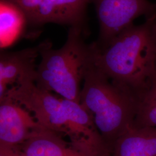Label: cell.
<instances>
[{
    "label": "cell",
    "mask_w": 156,
    "mask_h": 156,
    "mask_svg": "<svg viewBox=\"0 0 156 156\" xmlns=\"http://www.w3.org/2000/svg\"><path fill=\"white\" fill-rule=\"evenodd\" d=\"M20 146L24 156H93L68 144L61 136L43 126Z\"/></svg>",
    "instance_id": "9c48e42d"
},
{
    "label": "cell",
    "mask_w": 156,
    "mask_h": 156,
    "mask_svg": "<svg viewBox=\"0 0 156 156\" xmlns=\"http://www.w3.org/2000/svg\"><path fill=\"white\" fill-rule=\"evenodd\" d=\"M0 156H24L20 146H12L0 144Z\"/></svg>",
    "instance_id": "5bb4252c"
},
{
    "label": "cell",
    "mask_w": 156,
    "mask_h": 156,
    "mask_svg": "<svg viewBox=\"0 0 156 156\" xmlns=\"http://www.w3.org/2000/svg\"><path fill=\"white\" fill-rule=\"evenodd\" d=\"M93 43L87 45L84 41L80 26L69 28L67 41L59 49H53L49 41L41 43V60L37 69L35 83L62 98L79 102L80 84L93 61Z\"/></svg>",
    "instance_id": "3957f363"
},
{
    "label": "cell",
    "mask_w": 156,
    "mask_h": 156,
    "mask_svg": "<svg viewBox=\"0 0 156 156\" xmlns=\"http://www.w3.org/2000/svg\"><path fill=\"white\" fill-rule=\"evenodd\" d=\"M0 144L20 146L42 127L30 112L5 95L0 99Z\"/></svg>",
    "instance_id": "8992f818"
},
{
    "label": "cell",
    "mask_w": 156,
    "mask_h": 156,
    "mask_svg": "<svg viewBox=\"0 0 156 156\" xmlns=\"http://www.w3.org/2000/svg\"><path fill=\"white\" fill-rule=\"evenodd\" d=\"M28 23L26 13L8 0L0 3V46L4 49L13 45L22 35Z\"/></svg>",
    "instance_id": "8fae6325"
},
{
    "label": "cell",
    "mask_w": 156,
    "mask_h": 156,
    "mask_svg": "<svg viewBox=\"0 0 156 156\" xmlns=\"http://www.w3.org/2000/svg\"><path fill=\"white\" fill-rule=\"evenodd\" d=\"M33 113L35 120L44 127L62 136L65 135L73 144L76 131L62 98L39 87L34 79H26L8 89L6 94Z\"/></svg>",
    "instance_id": "277c9868"
},
{
    "label": "cell",
    "mask_w": 156,
    "mask_h": 156,
    "mask_svg": "<svg viewBox=\"0 0 156 156\" xmlns=\"http://www.w3.org/2000/svg\"><path fill=\"white\" fill-rule=\"evenodd\" d=\"M95 7L100 24L97 45L109 43L124 30L133 25L141 16L146 18L156 14V4L148 0H91Z\"/></svg>",
    "instance_id": "5b68a950"
},
{
    "label": "cell",
    "mask_w": 156,
    "mask_h": 156,
    "mask_svg": "<svg viewBox=\"0 0 156 156\" xmlns=\"http://www.w3.org/2000/svg\"><path fill=\"white\" fill-rule=\"evenodd\" d=\"M114 147L117 156H156V127H132Z\"/></svg>",
    "instance_id": "30bf717a"
},
{
    "label": "cell",
    "mask_w": 156,
    "mask_h": 156,
    "mask_svg": "<svg viewBox=\"0 0 156 156\" xmlns=\"http://www.w3.org/2000/svg\"><path fill=\"white\" fill-rule=\"evenodd\" d=\"M79 103L92 116L108 147L133 126L136 113L134 97L96 67L93 57L84 74Z\"/></svg>",
    "instance_id": "7a4b0ae2"
},
{
    "label": "cell",
    "mask_w": 156,
    "mask_h": 156,
    "mask_svg": "<svg viewBox=\"0 0 156 156\" xmlns=\"http://www.w3.org/2000/svg\"><path fill=\"white\" fill-rule=\"evenodd\" d=\"M41 44L36 47L13 52H1L0 57V99L8 91V86L25 79L35 80Z\"/></svg>",
    "instance_id": "52a82bcc"
},
{
    "label": "cell",
    "mask_w": 156,
    "mask_h": 156,
    "mask_svg": "<svg viewBox=\"0 0 156 156\" xmlns=\"http://www.w3.org/2000/svg\"><path fill=\"white\" fill-rule=\"evenodd\" d=\"M19 7L28 17L39 7L43 0H8Z\"/></svg>",
    "instance_id": "4fadbf2b"
},
{
    "label": "cell",
    "mask_w": 156,
    "mask_h": 156,
    "mask_svg": "<svg viewBox=\"0 0 156 156\" xmlns=\"http://www.w3.org/2000/svg\"><path fill=\"white\" fill-rule=\"evenodd\" d=\"M152 29H153V45L154 50L156 57V14L152 17Z\"/></svg>",
    "instance_id": "9a60e30c"
},
{
    "label": "cell",
    "mask_w": 156,
    "mask_h": 156,
    "mask_svg": "<svg viewBox=\"0 0 156 156\" xmlns=\"http://www.w3.org/2000/svg\"><path fill=\"white\" fill-rule=\"evenodd\" d=\"M152 16L142 24L132 25L105 45L93 43L95 66L135 100L156 67Z\"/></svg>",
    "instance_id": "6da1fadb"
},
{
    "label": "cell",
    "mask_w": 156,
    "mask_h": 156,
    "mask_svg": "<svg viewBox=\"0 0 156 156\" xmlns=\"http://www.w3.org/2000/svg\"><path fill=\"white\" fill-rule=\"evenodd\" d=\"M91 0H43L28 17V23L41 25L47 23L82 26L86 9Z\"/></svg>",
    "instance_id": "ba28073f"
},
{
    "label": "cell",
    "mask_w": 156,
    "mask_h": 156,
    "mask_svg": "<svg viewBox=\"0 0 156 156\" xmlns=\"http://www.w3.org/2000/svg\"><path fill=\"white\" fill-rule=\"evenodd\" d=\"M135 101L136 113L132 127H156V67Z\"/></svg>",
    "instance_id": "7c38bea8"
}]
</instances>
